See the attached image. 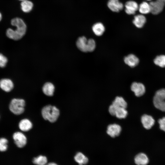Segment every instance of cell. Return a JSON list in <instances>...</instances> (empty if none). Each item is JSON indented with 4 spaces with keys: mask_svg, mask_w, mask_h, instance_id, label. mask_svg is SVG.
Segmentation results:
<instances>
[{
    "mask_svg": "<svg viewBox=\"0 0 165 165\" xmlns=\"http://www.w3.org/2000/svg\"><path fill=\"white\" fill-rule=\"evenodd\" d=\"M154 96L165 100V89H162L157 91Z\"/></svg>",
    "mask_w": 165,
    "mask_h": 165,
    "instance_id": "cell-29",
    "label": "cell"
},
{
    "mask_svg": "<svg viewBox=\"0 0 165 165\" xmlns=\"http://www.w3.org/2000/svg\"><path fill=\"white\" fill-rule=\"evenodd\" d=\"M146 22L145 16L142 14H138L134 16L133 23L138 28H142Z\"/></svg>",
    "mask_w": 165,
    "mask_h": 165,
    "instance_id": "cell-15",
    "label": "cell"
},
{
    "mask_svg": "<svg viewBox=\"0 0 165 165\" xmlns=\"http://www.w3.org/2000/svg\"><path fill=\"white\" fill-rule=\"evenodd\" d=\"M139 12L142 14H145L151 12L150 6L149 3L143 2L139 6Z\"/></svg>",
    "mask_w": 165,
    "mask_h": 165,
    "instance_id": "cell-23",
    "label": "cell"
},
{
    "mask_svg": "<svg viewBox=\"0 0 165 165\" xmlns=\"http://www.w3.org/2000/svg\"><path fill=\"white\" fill-rule=\"evenodd\" d=\"M25 102L22 99H13L10 103L9 108L10 111L15 115H19L22 113L24 110Z\"/></svg>",
    "mask_w": 165,
    "mask_h": 165,
    "instance_id": "cell-3",
    "label": "cell"
},
{
    "mask_svg": "<svg viewBox=\"0 0 165 165\" xmlns=\"http://www.w3.org/2000/svg\"><path fill=\"white\" fill-rule=\"evenodd\" d=\"M19 0L22 1H24V0Z\"/></svg>",
    "mask_w": 165,
    "mask_h": 165,
    "instance_id": "cell-36",
    "label": "cell"
},
{
    "mask_svg": "<svg viewBox=\"0 0 165 165\" xmlns=\"http://www.w3.org/2000/svg\"><path fill=\"white\" fill-rule=\"evenodd\" d=\"M127 114V112L126 108H117L115 116L118 118L123 119L126 117Z\"/></svg>",
    "mask_w": 165,
    "mask_h": 165,
    "instance_id": "cell-26",
    "label": "cell"
},
{
    "mask_svg": "<svg viewBox=\"0 0 165 165\" xmlns=\"http://www.w3.org/2000/svg\"><path fill=\"white\" fill-rule=\"evenodd\" d=\"M96 47V43L95 41L90 38L87 40V51L92 52L94 50Z\"/></svg>",
    "mask_w": 165,
    "mask_h": 165,
    "instance_id": "cell-27",
    "label": "cell"
},
{
    "mask_svg": "<svg viewBox=\"0 0 165 165\" xmlns=\"http://www.w3.org/2000/svg\"><path fill=\"white\" fill-rule=\"evenodd\" d=\"M149 4L150 6L151 13L153 14L157 15L162 11L165 3L156 0L151 1Z\"/></svg>",
    "mask_w": 165,
    "mask_h": 165,
    "instance_id": "cell-5",
    "label": "cell"
},
{
    "mask_svg": "<svg viewBox=\"0 0 165 165\" xmlns=\"http://www.w3.org/2000/svg\"><path fill=\"white\" fill-rule=\"evenodd\" d=\"M134 161L137 165H146L148 163L149 160L145 154L141 153L135 156Z\"/></svg>",
    "mask_w": 165,
    "mask_h": 165,
    "instance_id": "cell-14",
    "label": "cell"
},
{
    "mask_svg": "<svg viewBox=\"0 0 165 165\" xmlns=\"http://www.w3.org/2000/svg\"><path fill=\"white\" fill-rule=\"evenodd\" d=\"M20 5L22 10L25 13H28L30 12L33 6L32 2L28 0H25L22 1Z\"/></svg>",
    "mask_w": 165,
    "mask_h": 165,
    "instance_id": "cell-21",
    "label": "cell"
},
{
    "mask_svg": "<svg viewBox=\"0 0 165 165\" xmlns=\"http://www.w3.org/2000/svg\"><path fill=\"white\" fill-rule=\"evenodd\" d=\"M112 104L116 108L121 107L126 108L127 106L126 102L123 98L121 97H116Z\"/></svg>",
    "mask_w": 165,
    "mask_h": 165,
    "instance_id": "cell-22",
    "label": "cell"
},
{
    "mask_svg": "<svg viewBox=\"0 0 165 165\" xmlns=\"http://www.w3.org/2000/svg\"><path fill=\"white\" fill-rule=\"evenodd\" d=\"M7 61V58L2 53H0V67L1 68L5 67Z\"/></svg>",
    "mask_w": 165,
    "mask_h": 165,
    "instance_id": "cell-30",
    "label": "cell"
},
{
    "mask_svg": "<svg viewBox=\"0 0 165 165\" xmlns=\"http://www.w3.org/2000/svg\"><path fill=\"white\" fill-rule=\"evenodd\" d=\"M117 108L113 105H110L108 111L110 114L112 116H115L116 109Z\"/></svg>",
    "mask_w": 165,
    "mask_h": 165,
    "instance_id": "cell-32",
    "label": "cell"
},
{
    "mask_svg": "<svg viewBox=\"0 0 165 165\" xmlns=\"http://www.w3.org/2000/svg\"><path fill=\"white\" fill-rule=\"evenodd\" d=\"M153 102L156 108L162 111L165 112V100L154 96Z\"/></svg>",
    "mask_w": 165,
    "mask_h": 165,
    "instance_id": "cell-19",
    "label": "cell"
},
{
    "mask_svg": "<svg viewBox=\"0 0 165 165\" xmlns=\"http://www.w3.org/2000/svg\"><path fill=\"white\" fill-rule=\"evenodd\" d=\"M74 159L79 165H85L88 162V158L81 152H78L74 157Z\"/></svg>",
    "mask_w": 165,
    "mask_h": 165,
    "instance_id": "cell-20",
    "label": "cell"
},
{
    "mask_svg": "<svg viewBox=\"0 0 165 165\" xmlns=\"http://www.w3.org/2000/svg\"><path fill=\"white\" fill-rule=\"evenodd\" d=\"M160 2L165 3V0H156Z\"/></svg>",
    "mask_w": 165,
    "mask_h": 165,
    "instance_id": "cell-34",
    "label": "cell"
},
{
    "mask_svg": "<svg viewBox=\"0 0 165 165\" xmlns=\"http://www.w3.org/2000/svg\"><path fill=\"white\" fill-rule=\"evenodd\" d=\"M107 6L112 11L118 12L122 10L124 7L123 4L119 0H109Z\"/></svg>",
    "mask_w": 165,
    "mask_h": 165,
    "instance_id": "cell-8",
    "label": "cell"
},
{
    "mask_svg": "<svg viewBox=\"0 0 165 165\" xmlns=\"http://www.w3.org/2000/svg\"><path fill=\"white\" fill-rule=\"evenodd\" d=\"M8 141L5 138H0V151L4 152L6 151L7 148Z\"/></svg>",
    "mask_w": 165,
    "mask_h": 165,
    "instance_id": "cell-28",
    "label": "cell"
},
{
    "mask_svg": "<svg viewBox=\"0 0 165 165\" xmlns=\"http://www.w3.org/2000/svg\"><path fill=\"white\" fill-rule=\"evenodd\" d=\"M32 162L36 165H46L47 163V159L45 156L40 155L34 158Z\"/></svg>",
    "mask_w": 165,
    "mask_h": 165,
    "instance_id": "cell-24",
    "label": "cell"
},
{
    "mask_svg": "<svg viewBox=\"0 0 165 165\" xmlns=\"http://www.w3.org/2000/svg\"><path fill=\"white\" fill-rule=\"evenodd\" d=\"M13 84L10 79H4L0 80V87L3 90L9 92L13 88Z\"/></svg>",
    "mask_w": 165,
    "mask_h": 165,
    "instance_id": "cell-12",
    "label": "cell"
},
{
    "mask_svg": "<svg viewBox=\"0 0 165 165\" xmlns=\"http://www.w3.org/2000/svg\"><path fill=\"white\" fill-rule=\"evenodd\" d=\"M125 63L130 67L133 68L139 63V59L135 55L131 54L125 57L124 59Z\"/></svg>",
    "mask_w": 165,
    "mask_h": 165,
    "instance_id": "cell-11",
    "label": "cell"
},
{
    "mask_svg": "<svg viewBox=\"0 0 165 165\" xmlns=\"http://www.w3.org/2000/svg\"><path fill=\"white\" fill-rule=\"evenodd\" d=\"M154 62L156 65L162 68L165 67V55L157 56L154 59Z\"/></svg>",
    "mask_w": 165,
    "mask_h": 165,
    "instance_id": "cell-25",
    "label": "cell"
},
{
    "mask_svg": "<svg viewBox=\"0 0 165 165\" xmlns=\"http://www.w3.org/2000/svg\"><path fill=\"white\" fill-rule=\"evenodd\" d=\"M131 89L138 97L143 95L145 91V87L143 84L135 82L132 84Z\"/></svg>",
    "mask_w": 165,
    "mask_h": 165,
    "instance_id": "cell-6",
    "label": "cell"
},
{
    "mask_svg": "<svg viewBox=\"0 0 165 165\" xmlns=\"http://www.w3.org/2000/svg\"><path fill=\"white\" fill-rule=\"evenodd\" d=\"M2 18V15L1 13H0V21L1 20Z\"/></svg>",
    "mask_w": 165,
    "mask_h": 165,
    "instance_id": "cell-35",
    "label": "cell"
},
{
    "mask_svg": "<svg viewBox=\"0 0 165 165\" xmlns=\"http://www.w3.org/2000/svg\"><path fill=\"white\" fill-rule=\"evenodd\" d=\"M11 24L16 27V28L15 30L10 28L7 29L6 32L7 36L15 40L20 39L26 32L27 26L25 22L21 19L16 17L11 20Z\"/></svg>",
    "mask_w": 165,
    "mask_h": 165,
    "instance_id": "cell-1",
    "label": "cell"
},
{
    "mask_svg": "<svg viewBox=\"0 0 165 165\" xmlns=\"http://www.w3.org/2000/svg\"><path fill=\"white\" fill-rule=\"evenodd\" d=\"M42 91L46 95L52 96L54 91L55 87L53 84L50 82L46 83L42 88Z\"/></svg>",
    "mask_w": 165,
    "mask_h": 165,
    "instance_id": "cell-16",
    "label": "cell"
},
{
    "mask_svg": "<svg viewBox=\"0 0 165 165\" xmlns=\"http://www.w3.org/2000/svg\"><path fill=\"white\" fill-rule=\"evenodd\" d=\"M141 122L144 127L146 129H149L154 125V119L151 116L144 115L141 117Z\"/></svg>",
    "mask_w": 165,
    "mask_h": 165,
    "instance_id": "cell-10",
    "label": "cell"
},
{
    "mask_svg": "<svg viewBox=\"0 0 165 165\" xmlns=\"http://www.w3.org/2000/svg\"><path fill=\"white\" fill-rule=\"evenodd\" d=\"M160 128L165 132V117H163L158 120Z\"/></svg>",
    "mask_w": 165,
    "mask_h": 165,
    "instance_id": "cell-31",
    "label": "cell"
},
{
    "mask_svg": "<svg viewBox=\"0 0 165 165\" xmlns=\"http://www.w3.org/2000/svg\"><path fill=\"white\" fill-rule=\"evenodd\" d=\"M14 142L19 148H22L24 147L27 142V139L25 135L22 133L17 132L15 133L13 135Z\"/></svg>",
    "mask_w": 165,
    "mask_h": 165,
    "instance_id": "cell-4",
    "label": "cell"
},
{
    "mask_svg": "<svg viewBox=\"0 0 165 165\" xmlns=\"http://www.w3.org/2000/svg\"><path fill=\"white\" fill-rule=\"evenodd\" d=\"M147 0V1H151L152 0Z\"/></svg>",
    "mask_w": 165,
    "mask_h": 165,
    "instance_id": "cell-37",
    "label": "cell"
},
{
    "mask_svg": "<svg viewBox=\"0 0 165 165\" xmlns=\"http://www.w3.org/2000/svg\"><path fill=\"white\" fill-rule=\"evenodd\" d=\"M87 40L85 36L79 37L76 42L77 47L81 51L87 52Z\"/></svg>",
    "mask_w": 165,
    "mask_h": 165,
    "instance_id": "cell-13",
    "label": "cell"
},
{
    "mask_svg": "<svg viewBox=\"0 0 165 165\" xmlns=\"http://www.w3.org/2000/svg\"><path fill=\"white\" fill-rule=\"evenodd\" d=\"M92 29L95 35L97 36H100L104 32L105 28L102 23L97 22L94 24L92 27Z\"/></svg>",
    "mask_w": 165,
    "mask_h": 165,
    "instance_id": "cell-17",
    "label": "cell"
},
{
    "mask_svg": "<svg viewBox=\"0 0 165 165\" xmlns=\"http://www.w3.org/2000/svg\"><path fill=\"white\" fill-rule=\"evenodd\" d=\"M19 127L20 129L23 131H27L31 130L32 127L31 122L29 119H24L20 122Z\"/></svg>",
    "mask_w": 165,
    "mask_h": 165,
    "instance_id": "cell-18",
    "label": "cell"
},
{
    "mask_svg": "<svg viewBox=\"0 0 165 165\" xmlns=\"http://www.w3.org/2000/svg\"><path fill=\"white\" fill-rule=\"evenodd\" d=\"M46 165H58L56 163H53L51 162L49 163H47Z\"/></svg>",
    "mask_w": 165,
    "mask_h": 165,
    "instance_id": "cell-33",
    "label": "cell"
},
{
    "mask_svg": "<svg viewBox=\"0 0 165 165\" xmlns=\"http://www.w3.org/2000/svg\"><path fill=\"white\" fill-rule=\"evenodd\" d=\"M42 114L45 120L53 123L57 120L60 115V112L55 106L48 105L42 108Z\"/></svg>",
    "mask_w": 165,
    "mask_h": 165,
    "instance_id": "cell-2",
    "label": "cell"
},
{
    "mask_svg": "<svg viewBox=\"0 0 165 165\" xmlns=\"http://www.w3.org/2000/svg\"><path fill=\"white\" fill-rule=\"evenodd\" d=\"M121 130V127L116 124L109 125L108 127L107 132L108 135L112 137L118 136Z\"/></svg>",
    "mask_w": 165,
    "mask_h": 165,
    "instance_id": "cell-9",
    "label": "cell"
},
{
    "mask_svg": "<svg viewBox=\"0 0 165 165\" xmlns=\"http://www.w3.org/2000/svg\"><path fill=\"white\" fill-rule=\"evenodd\" d=\"M125 7V11L127 14L134 15L138 10L139 6L136 2L130 0L126 2Z\"/></svg>",
    "mask_w": 165,
    "mask_h": 165,
    "instance_id": "cell-7",
    "label": "cell"
}]
</instances>
